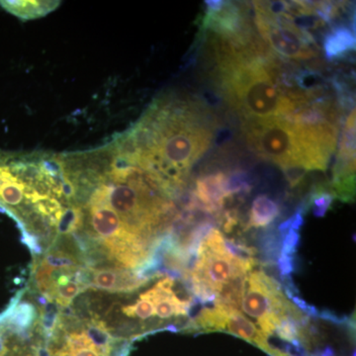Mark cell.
<instances>
[{
    "label": "cell",
    "mask_w": 356,
    "mask_h": 356,
    "mask_svg": "<svg viewBox=\"0 0 356 356\" xmlns=\"http://www.w3.org/2000/svg\"><path fill=\"white\" fill-rule=\"evenodd\" d=\"M215 123L196 100L163 97L117 138L129 159L177 192L211 146Z\"/></svg>",
    "instance_id": "obj_1"
},
{
    "label": "cell",
    "mask_w": 356,
    "mask_h": 356,
    "mask_svg": "<svg viewBox=\"0 0 356 356\" xmlns=\"http://www.w3.org/2000/svg\"><path fill=\"white\" fill-rule=\"evenodd\" d=\"M218 88L243 123L287 118L308 105L285 88L278 65L257 39L245 44L214 42Z\"/></svg>",
    "instance_id": "obj_2"
},
{
    "label": "cell",
    "mask_w": 356,
    "mask_h": 356,
    "mask_svg": "<svg viewBox=\"0 0 356 356\" xmlns=\"http://www.w3.org/2000/svg\"><path fill=\"white\" fill-rule=\"evenodd\" d=\"M248 147L257 156L290 170L325 172L337 143V121L325 116L243 123Z\"/></svg>",
    "instance_id": "obj_3"
},
{
    "label": "cell",
    "mask_w": 356,
    "mask_h": 356,
    "mask_svg": "<svg viewBox=\"0 0 356 356\" xmlns=\"http://www.w3.org/2000/svg\"><path fill=\"white\" fill-rule=\"evenodd\" d=\"M243 254L238 245L227 242L219 229H208L199 242L191 271L192 290L197 299L203 303L215 301L222 293L242 284L257 264L254 257Z\"/></svg>",
    "instance_id": "obj_4"
},
{
    "label": "cell",
    "mask_w": 356,
    "mask_h": 356,
    "mask_svg": "<svg viewBox=\"0 0 356 356\" xmlns=\"http://www.w3.org/2000/svg\"><path fill=\"white\" fill-rule=\"evenodd\" d=\"M254 7L257 31L275 55L293 60L317 57V43L295 23L291 2L254 1Z\"/></svg>",
    "instance_id": "obj_5"
},
{
    "label": "cell",
    "mask_w": 356,
    "mask_h": 356,
    "mask_svg": "<svg viewBox=\"0 0 356 356\" xmlns=\"http://www.w3.org/2000/svg\"><path fill=\"white\" fill-rule=\"evenodd\" d=\"M241 308L257 323L267 339L286 318H294L298 323L307 320L298 307L285 296L280 283L259 269H252L245 276Z\"/></svg>",
    "instance_id": "obj_6"
},
{
    "label": "cell",
    "mask_w": 356,
    "mask_h": 356,
    "mask_svg": "<svg viewBox=\"0 0 356 356\" xmlns=\"http://www.w3.org/2000/svg\"><path fill=\"white\" fill-rule=\"evenodd\" d=\"M185 330L198 332H226L254 344L270 356H292L271 346L262 334L240 310L229 307L214 306L204 308L185 327Z\"/></svg>",
    "instance_id": "obj_7"
},
{
    "label": "cell",
    "mask_w": 356,
    "mask_h": 356,
    "mask_svg": "<svg viewBox=\"0 0 356 356\" xmlns=\"http://www.w3.org/2000/svg\"><path fill=\"white\" fill-rule=\"evenodd\" d=\"M205 6L203 29L210 30L217 35V38L234 43H248L254 39L250 35L242 6L224 0H208L205 1Z\"/></svg>",
    "instance_id": "obj_8"
},
{
    "label": "cell",
    "mask_w": 356,
    "mask_h": 356,
    "mask_svg": "<svg viewBox=\"0 0 356 356\" xmlns=\"http://www.w3.org/2000/svg\"><path fill=\"white\" fill-rule=\"evenodd\" d=\"M153 276L114 266H86L83 282L86 289L108 293H132L146 286Z\"/></svg>",
    "instance_id": "obj_9"
},
{
    "label": "cell",
    "mask_w": 356,
    "mask_h": 356,
    "mask_svg": "<svg viewBox=\"0 0 356 356\" xmlns=\"http://www.w3.org/2000/svg\"><path fill=\"white\" fill-rule=\"evenodd\" d=\"M228 177L224 172L204 173L195 181L191 208L211 214H218L227 201L232 200L228 189Z\"/></svg>",
    "instance_id": "obj_10"
},
{
    "label": "cell",
    "mask_w": 356,
    "mask_h": 356,
    "mask_svg": "<svg viewBox=\"0 0 356 356\" xmlns=\"http://www.w3.org/2000/svg\"><path fill=\"white\" fill-rule=\"evenodd\" d=\"M355 29L344 24L331 28L323 39V50L329 60H343L355 51Z\"/></svg>",
    "instance_id": "obj_11"
},
{
    "label": "cell",
    "mask_w": 356,
    "mask_h": 356,
    "mask_svg": "<svg viewBox=\"0 0 356 356\" xmlns=\"http://www.w3.org/2000/svg\"><path fill=\"white\" fill-rule=\"evenodd\" d=\"M280 215V207L270 196L266 194L257 196L252 201L248 214L245 231L250 229H262L270 226Z\"/></svg>",
    "instance_id": "obj_12"
},
{
    "label": "cell",
    "mask_w": 356,
    "mask_h": 356,
    "mask_svg": "<svg viewBox=\"0 0 356 356\" xmlns=\"http://www.w3.org/2000/svg\"><path fill=\"white\" fill-rule=\"evenodd\" d=\"M60 3L58 1H0V6L20 19L30 20L55 10Z\"/></svg>",
    "instance_id": "obj_13"
},
{
    "label": "cell",
    "mask_w": 356,
    "mask_h": 356,
    "mask_svg": "<svg viewBox=\"0 0 356 356\" xmlns=\"http://www.w3.org/2000/svg\"><path fill=\"white\" fill-rule=\"evenodd\" d=\"M334 199L336 197L329 186L320 185L312 192L308 205L310 206L312 212L316 217L322 218L327 214Z\"/></svg>",
    "instance_id": "obj_14"
}]
</instances>
